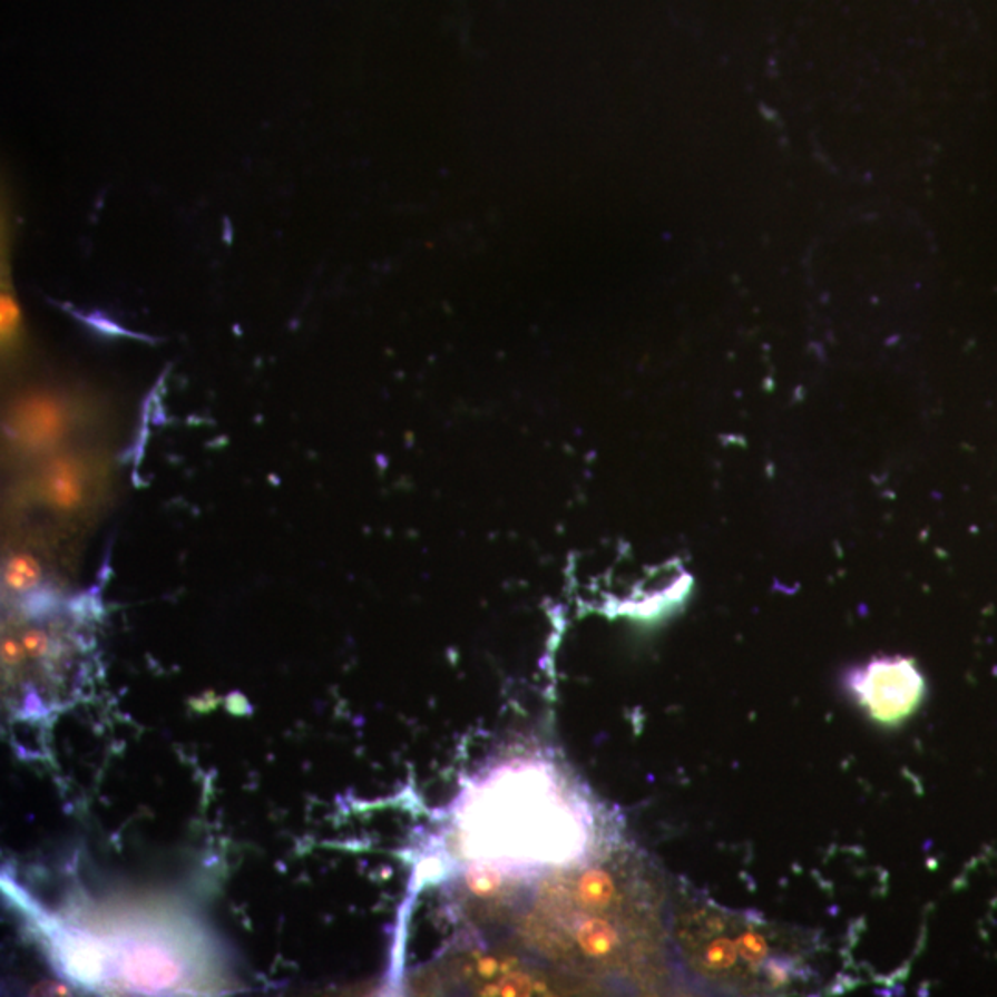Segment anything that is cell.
<instances>
[{
  "instance_id": "obj_1",
  "label": "cell",
  "mask_w": 997,
  "mask_h": 997,
  "mask_svg": "<svg viewBox=\"0 0 997 997\" xmlns=\"http://www.w3.org/2000/svg\"><path fill=\"white\" fill-rule=\"evenodd\" d=\"M529 917L521 932L530 948L573 970L631 977L658 946L653 907L615 868L550 879Z\"/></svg>"
},
{
  "instance_id": "obj_2",
  "label": "cell",
  "mask_w": 997,
  "mask_h": 997,
  "mask_svg": "<svg viewBox=\"0 0 997 997\" xmlns=\"http://www.w3.org/2000/svg\"><path fill=\"white\" fill-rule=\"evenodd\" d=\"M462 841L486 863L560 864L583 852L586 822L545 766H507L466 800Z\"/></svg>"
},
{
  "instance_id": "obj_3",
  "label": "cell",
  "mask_w": 997,
  "mask_h": 997,
  "mask_svg": "<svg viewBox=\"0 0 997 997\" xmlns=\"http://www.w3.org/2000/svg\"><path fill=\"white\" fill-rule=\"evenodd\" d=\"M856 693L876 723L898 724L917 712L926 684L909 659H881L859 674Z\"/></svg>"
},
{
  "instance_id": "obj_4",
  "label": "cell",
  "mask_w": 997,
  "mask_h": 997,
  "mask_svg": "<svg viewBox=\"0 0 997 997\" xmlns=\"http://www.w3.org/2000/svg\"><path fill=\"white\" fill-rule=\"evenodd\" d=\"M50 501L56 507L75 508L81 499L80 477L69 462H56L49 477Z\"/></svg>"
},
{
  "instance_id": "obj_5",
  "label": "cell",
  "mask_w": 997,
  "mask_h": 997,
  "mask_svg": "<svg viewBox=\"0 0 997 997\" xmlns=\"http://www.w3.org/2000/svg\"><path fill=\"white\" fill-rule=\"evenodd\" d=\"M39 578H41L39 561L27 553L11 556L6 564L4 580L10 588H33L39 583Z\"/></svg>"
},
{
  "instance_id": "obj_6",
  "label": "cell",
  "mask_w": 997,
  "mask_h": 997,
  "mask_svg": "<svg viewBox=\"0 0 997 997\" xmlns=\"http://www.w3.org/2000/svg\"><path fill=\"white\" fill-rule=\"evenodd\" d=\"M19 325V307L11 297H2V333L11 334Z\"/></svg>"
},
{
  "instance_id": "obj_7",
  "label": "cell",
  "mask_w": 997,
  "mask_h": 997,
  "mask_svg": "<svg viewBox=\"0 0 997 997\" xmlns=\"http://www.w3.org/2000/svg\"><path fill=\"white\" fill-rule=\"evenodd\" d=\"M25 645H27L28 653L38 654L47 647V642L38 632H30V634L25 636Z\"/></svg>"
}]
</instances>
